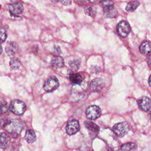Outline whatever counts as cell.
Instances as JSON below:
<instances>
[{
    "label": "cell",
    "instance_id": "obj_1",
    "mask_svg": "<svg viewBox=\"0 0 151 151\" xmlns=\"http://www.w3.org/2000/svg\"><path fill=\"white\" fill-rule=\"evenodd\" d=\"M9 109L15 114L21 115L25 111L27 107L25 103L22 101L18 99H15L11 102Z\"/></svg>",
    "mask_w": 151,
    "mask_h": 151
},
{
    "label": "cell",
    "instance_id": "obj_2",
    "mask_svg": "<svg viewBox=\"0 0 151 151\" xmlns=\"http://www.w3.org/2000/svg\"><path fill=\"white\" fill-rule=\"evenodd\" d=\"M4 128L11 134H18L22 130L23 125L20 121L14 120L8 122V123L4 126Z\"/></svg>",
    "mask_w": 151,
    "mask_h": 151
},
{
    "label": "cell",
    "instance_id": "obj_3",
    "mask_svg": "<svg viewBox=\"0 0 151 151\" xmlns=\"http://www.w3.org/2000/svg\"><path fill=\"white\" fill-rule=\"evenodd\" d=\"M104 15L106 17H114L116 15V10L114 8V4L111 1L107 0L102 4Z\"/></svg>",
    "mask_w": 151,
    "mask_h": 151
},
{
    "label": "cell",
    "instance_id": "obj_4",
    "mask_svg": "<svg viewBox=\"0 0 151 151\" xmlns=\"http://www.w3.org/2000/svg\"><path fill=\"white\" fill-rule=\"evenodd\" d=\"M59 86L60 83L58 79L55 77L52 76L45 82L43 88L46 92L51 93L58 88Z\"/></svg>",
    "mask_w": 151,
    "mask_h": 151
},
{
    "label": "cell",
    "instance_id": "obj_5",
    "mask_svg": "<svg viewBox=\"0 0 151 151\" xmlns=\"http://www.w3.org/2000/svg\"><path fill=\"white\" fill-rule=\"evenodd\" d=\"M113 130L118 137H123L129 130V127L126 122H120L113 127Z\"/></svg>",
    "mask_w": 151,
    "mask_h": 151
},
{
    "label": "cell",
    "instance_id": "obj_6",
    "mask_svg": "<svg viewBox=\"0 0 151 151\" xmlns=\"http://www.w3.org/2000/svg\"><path fill=\"white\" fill-rule=\"evenodd\" d=\"M101 114L100 108L96 105H91L86 110V117L90 120H95L99 118Z\"/></svg>",
    "mask_w": 151,
    "mask_h": 151
},
{
    "label": "cell",
    "instance_id": "obj_7",
    "mask_svg": "<svg viewBox=\"0 0 151 151\" xmlns=\"http://www.w3.org/2000/svg\"><path fill=\"white\" fill-rule=\"evenodd\" d=\"M117 32L119 36L124 38L126 37L130 31V27L129 23L126 21H120L116 28Z\"/></svg>",
    "mask_w": 151,
    "mask_h": 151
},
{
    "label": "cell",
    "instance_id": "obj_8",
    "mask_svg": "<svg viewBox=\"0 0 151 151\" xmlns=\"http://www.w3.org/2000/svg\"><path fill=\"white\" fill-rule=\"evenodd\" d=\"M80 126L78 122L76 119L70 120L65 127L66 133L69 135H73L78 132Z\"/></svg>",
    "mask_w": 151,
    "mask_h": 151
},
{
    "label": "cell",
    "instance_id": "obj_9",
    "mask_svg": "<svg viewBox=\"0 0 151 151\" xmlns=\"http://www.w3.org/2000/svg\"><path fill=\"white\" fill-rule=\"evenodd\" d=\"M137 104L139 108L142 110L147 111L150 109L151 107V100L149 97L146 96H143L137 100Z\"/></svg>",
    "mask_w": 151,
    "mask_h": 151
},
{
    "label": "cell",
    "instance_id": "obj_10",
    "mask_svg": "<svg viewBox=\"0 0 151 151\" xmlns=\"http://www.w3.org/2000/svg\"><path fill=\"white\" fill-rule=\"evenodd\" d=\"M8 9L11 14H13L14 15H18L22 12L24 10V7L22 4L17 2L8 5Z\"/></svg>",
    "mask_w": 151,
    "mask_h": 151
},
{
    "label": "cell",
    "instance_id": "obj_11",
    "mask_svg": "<svg viewBox=\"0 0 151 151\" xmlns=\"http://www.w3.org/2000/svg\"><path fill=\"white\" fill-rule=\"evenodd\" d=\"M104 86V81L99 78L93 80L90 84V88L93 91H99L103 88Z\"/></svg>",
    "mask_w": 151,
    "mask_h": 151
},
{
    "label": "cell",
    "instance_id": "obj_12",
    "mask_svg": "<svg viewBox=\"0 0 151 151\" xmlns=\"http://www.w3.org/2000/svg\"><path fill=\"white\" fill-rule=\"evenodd\" d=\"M18 50V45L15 42H10L7 44L5 47V52L8 55H14Z\"/></svg>",
    "mask_w": 151,
    "mask_h": 151
},
{
    "label": "cell",
    "instance_id": "obj_13",
    "mask_svg": "<svg viewBox=\"0 0 151 151\" xmlns=\"http://www.w3.org/2000/svg\"><path fill=\"white\" fill-rule=\"evenodd\" d=\"M139 51L143 55H147L151 53V42L147 41H144L139 47Z\"/></svg>",
    "mask_w": 151,
    "mask_h": 151
},
{
    "label": "cell",
    "instance_id": "obj_14",
    "mask_svg": "<svg viewBox=\"0 0 151 151\" xmlns=\"http://www.w3.org/2000/svg\"><path fill=\"white\" fill-rule=\"evenodd\" d=\"M50 64L52 66L54 67H62L64 65V61L63 58L59 57V56H55L53 57L51 60Z\"/></svg>",
    "mask_w": 151,
    "mask_h": 151
},
{
    "label": "cell",
    "instance_id": "obj_15",
    "mask_svg": "<svg viewBox=\"0 0 151 151\" xmlns=\"http://www.w3.org/2000/svg\"><path fill=\"white\" fill-rule=\"evenodd\" d=\"M85 127L90 131L94 133H97L99 131V127L94 123L90 121H86L84 122Z\"/></svg>",
    "mask_w": 151,
    "mask_h": 151
},
{
    "label": "cell",
    "instance_id": "obj_16",
    "mask_svg": "<svg viewBox=\"0 0 151 151\" xmlns=\"http://www.w3.org/2000/svg\"><path fill=\"white\" fill-rule=\"evenodd\" d=\"M21 65V61L17 57H12L9 61V65L14 70H18L20 68Z\"/></svg>",
    "mask_w": 151,
    "mask_h": 151
},
{
    "label": "cell",
    "instance_id": "obj_17",
    "mask_svg": "<svg viewBox=\"0 0 151 151\" xmlns=\"http://www.w3.org/2000/svg\"><path fill=\"white\" fill-rule=\"evenodd\" d=\"M10 143V139L9 136L4 133H1V148L7 147Z\"/></svg>",
    "mask_w": 151,
    "mask_h": 151
},
{
    "label": "cell",
    "instance_id": "obj_18",
    "mask_svg": "<svg viewBox=\"0 0 151 151\" xmlns=\"http://www.w3.org/2000/svg\"><path fill=\"white\" fill-rule=\"evenodd\" d=\"M69 78L70 81L73 84H79L83 81V78L78 73H73L70 74Z\"/></svg>",
    "mask_w": 151,
    "mask_h": 151
},
{
    "label": "cell",
    "instance_id": "obj_19",
    "mask_svg": "<svg viewBox=\"0 0 151 151\" xmlns=\"http://www.w3.org/2000/svg\"><path fill=\"white\" fill-rule=\"evenodd\" d=\"M25 139L28 143H32L36 139V135L32 130H28L26 132L25 135Z\"/></svg>",
    "mask_w": 151,
    "mask_h": 151
},
{
    "label": "cell",
    "instance_id": "obj_20",
    "mask_svg": "<svg viewBox=\"0 0 151 151\" xmlns=\"http://www.w3.org/2000/svg\"><path fill=\"white\" fill-rule=\"evenodd\" d=\"M137 146L134 143H127L121 147L122 151H136Z\"/></svg>",
    "mask_w": 151,
    "mask_h": 151
},
{
    "label": "cell",
    "instance_id": "obj_21",
    "mask_svg": "<svg viewBox=\"0 0 151 151\" xmlns=\"http://www.w3.org/2000/svg\"><path fill=\"white\" fill-rule=\"evenodd\" d=\"M139 4H140V2L138 1H134L130 2L127 5L126 7V10L127 11L133 12L137 9Z\"/></svg>",
    "mask_w": 151,
    "mask_h": 151
},
{
    "label": "cell",
    "instance_id": "obj_22",
    "mask_svg": "<svg viewBox=\"0 0 151 151\" xmlns=\"http://www.w3.org/2000/svg\"><path fill=\"white\" fill-rule=\"evenodd\" d=\"M84 12L87 15H90L91 17H94L96 14V9L92 6H86L84 8Z\"/></svg>",
    "mask_w": 151,
    "mask_h": 151
},
{
    "label": "cell",
    "instance_id": "obj_23",
    "mask_svg": "<svg viewBox=\"0 0 151 151\" xmlns=\"http://www.w3.org/2000/svg\"><path fill=\"white\" fill-rule=\"evenodd\" d=\"M80 64V61L78 60H72L69 62V65L73 70H77L79 68Z\"/></svg>",
    "mask_w": 151,
    "mask_h": 151
},
{
    "label": "cell",
    "instance_id": "obj_24",
    "mask_svg": "<svg viewBox=\"0 0 151 151\" xmlns=\"http://www.w3.org/2000/svg\"><path fill=\"white\" fill-rule=\"evenodd\" d=\"M0 35H1V42H4L7 38V33L6 29L4 28H1L0 29Z\"/></svg>",
    "mask_w": 151,
    "mask_h": 151
},
{
    "label": "cell",
    "instance_id": "obj_25",
    "mask_svg": "<svg viewBox=\"0 0 151 151\" xmlns=\"http://www.w3.org/2000/svg\"><path fill=\"white\" fill-rule=\"evenodd\" d=\"M1 108L2 113H4V111H6L7 110V104L5 101H1Z\"/></svg>",
    "mask_w": 151,
    "mask_h": 151
},
{
    "label": "cell",
    "instance_id": "obj_26",
    "mask_svg": "<svg viewBox=\"0 0 151 151\" xmlns=\"http://www.w3.org/2000/svg\"><path fill=\"white\" fill-rule=\"evenodd\" d=\"M52 1H55V2H60L63 4L65 5L70 4L71 2V0H52Z\"/></svg>",
    "mask_w": 151,
    "mask_h": 151
},
{
    "label": "cell",
    "instance_id": "obj_27",
    "mask_svg": "<svg viewBox=\"0 0 151 151\" xmlns=\"http://www.w3.org/2000/svg\"><path fill=\"white\" fill-rule=\"evenodd\" d=\"M91 72L93 73H98L99 71H100V68L98 67H92L91 68Z\"/></svg>",
    "mask_w": 151,
    "mask_h": 151
},
{
    "label": "cell",
    "instance_id": "obj_28",
    "mask_svg": "<svg viewBox=\"0 0 151 151\" xmlns=\"http://www.w3.org/2000/svg\"><path fill=\"white\" fill-rule=\"evenodd\" d=\"M147 63L149 65H151V53L149 54V56L147 57Z\"/></svg>",
    "mask_w": 151,
    "mask_h": 151
},
{
    "label": "cell",
    "instance_id": "obj_29",
    "mask_svg": "<svg viewBox=\"0 0 151 151\" xmlns=\"http://www.w3.org/2000/svg\"><path fill=\"white\" fill-rule=\"evenodd\" d=\"M149 85L150 87L151 88V74L149 78Z\"/></svg>",
    "mask_w": 151,
    "mask_h": 151
},
{
    "label": "cell",
    "instance_id": "obj_30",
    "mask_svg": "<svg viewBox=\"0 0 151 151\" xmlns=\"http://www.w3.org/2000/svg\"><path fill=\"white\" fill-rule=\"evenodd\" d=\"M148 117H149V119H150V120L151 122V111L149 112V113L148 114Z\"/></svg>",
    "mask_w": 151,
    "mask_h": 151
}]
</instances>
